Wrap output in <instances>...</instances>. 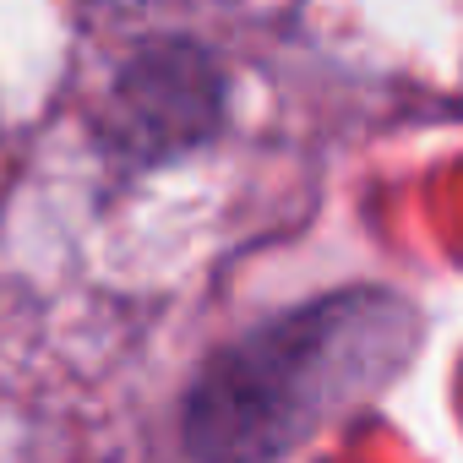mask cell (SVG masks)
<instances>
[{"mask_svg": "<svg viewBox=\"0 0 463 463\" xmlns=\"http://www.w3.org/2000/svg\"><path fill=\"white\" fill-rule=\"evenodd\" d=\"M420 354V306L387 284H344L218 344L185 398L191 463H284L371 403Z\"/></svg>", "mask_w": 463, "mask_h": 463, "instance_id": "obj_1", "label": "cell"}, {"mask_svg": "<svg viewBox=\"0 0 463 463\" xmlns=\"http://www.w3.org/2000/svg\"><path fill=\"white\" fill-rule=\"evenodd\" d=\"M229 126V71L191 33L142 39L109 77L99 109L104 158L153 169L218 142Z\"/></svg>", "mask_w": 463, "mask_h": 463, "instance_id": "obj_2", "label": "cell"}, {"mask_svg": "<svg viewBox=\"0 0 463 463\" xmlns=\"http://www.w3.org/2000/svg\"><path fill=\"white\" fill-rule=\"evenodd\" d=\"M82 6H93V12H104V17H142V12L180 6V0H82Z\"/></svg>", "mask_w": 463, "mask_h": 463, "instance_id": "obj_3", "label": "cell"}]
</instances>
